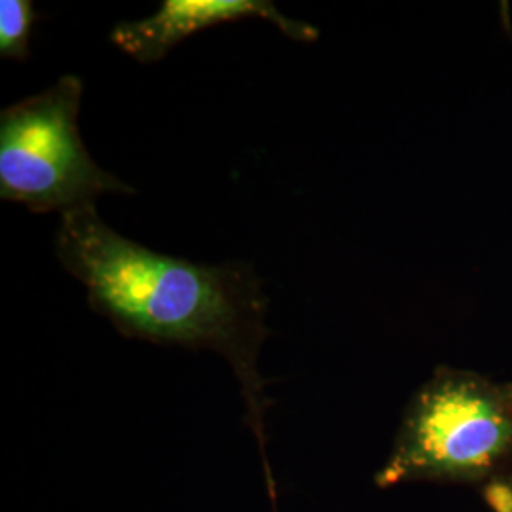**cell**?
Instances as JSON below:
<instances>
[{"mask_svg": "<svg viewBox=\"0 0 512 512\" xmlns=\"http://www.w3.org/2000/svg\"><path fill=\"white\" fill-rule=\"evenodd\" d=\"M63 270L76 277L97 315L124 336L160 346L211 349L239 382L249 427L266 459L270 399L258 370L270 330L268 298L249 264H196L162 255L112 230L95 205L61 215L54 239Z\"/></svg>", "mask_w": 512, "mask_h": 512, "instance_id": "cell-1", "label": "cell"}, {"mask_svg": "<svg viewBox=\"0 0 512 512\" xmlns=\"http://www.w3.org/2000/svg\"><path fill=\"white\" fill-rule=\"evenodd\" d=\"M512 478V382L437 366L404 406L374 486L412 482L486 490Z\"/></svg>", "mask_w": 512, "mask_h": 512, "instance_id": "cell-2", "label": "cell"}, {"mask_svg": "<svg viewBox=\"0 0 512 512\" xmlns=\"http://www.w3.org/2000/svg\"><path fill=\"white\" fill-rule=\"evenodd\" d=\"M84 84L61 76L44 92L0 112V198L33 213L92 207L133 188L97 164L78 129Z\"/></svg>", "mask_w": 512, "mask_h": 512, "instance_id": "cell-3", "label": "cell"}, {"mask_svg": "<svg viewBox=\"0 0 512 512\" xmlns=\"http://www.w3.org/2000/svg\"><path fill=\"white\" fill-rule=\"evenodd\" d=\"M249 18L266 19L296 42L319 37L315 27L287 18L270 0H164L152 16L118 23L110 42L139 63H156L198 31Z\"/></svg>", "mask_w": 512, "mask_h": 512, "instance_id": "cell-4", "label": "cell"}, {"mask_svg": "<svg viewBox=\"0 0 512 512\" xmlns=\"http://www.w3.org/2000/svg\"><path fill=\"white\" fill-rule=\"evenodd\" d=\"M37 12L31 0H0V55L12 61L29 57Z\"/></svg>", "mask_w": 512, "mask_h": 512, "instance_id": "cell-5", "label": "cell"}, {"mask_svg": "<svg viewBox=\"0 0 512 512\" xmlns=\"http://www.w3.org/2000/svg\"><path fill=\"white\" fill-rule=\"evenodd\" d=\"M484 495L494 512H512V478L488 486Z\"/></svg>", "mask_w": 512, "mask_h": 512, "instance_id": "cell-6", "label": "cell"}]
</instances>
